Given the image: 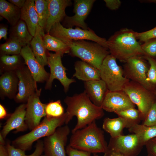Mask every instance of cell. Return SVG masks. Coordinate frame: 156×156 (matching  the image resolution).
I'll use <instances>...</instances> for the list:
<instances>
[{
    "instance_id": "37",
    "label": "cell",
    "mask_w": 156,
    "mask_h": 156,
    "mask_svg": "<svg viewBox=\"0 0 156 156\" xmlns=\"http://www.w3.org/2000/svg\"><path fill=\"white\" fill-rule=\"evenodd\" d=\"M145 56L156 58V38L148 40L141 45Z\"/></svg>"
},
{
    "instance_id": "22",
    "label": "cell",
    "mask_w": 156,
    "mask_h": 156,
    "mask_svg": "<svg viewBox=\"0 0 156 156\" xmlns=\"http://www.w3.org/2000/svg\"><path fill=\"white\" fill-rule=\"evenodd\" d=\"M44 30L38 25L34 36L30 43L32 52L39 63L42 66L48 65L47 54L43 40Z\"/></svg>"
},
{
    "instance_id": "21",
    "label": "cell",
    "mask_w": 156,
    "mask_h": 156,
    "mask_svg": "<svg viewBox=\"0 0 156 156\" xmlns=\"http://www.w3.org/2000/svg\"><path fill=\"white\" fill-rule=\"evenodd\" d=\"M86 92L90 99L95 105L101 107L108 91L105 82L101 79L85 82Z\"/></svg>"
},
{
    "instance_id": "51",
    "label": "cell",
    "mask_w": 156,
    "mask_h": 156,
    "mask_svg": "<svg viewBox=\"0 0 156 156\" xmlns=\"http://www.w3.org/2000/svg\"><path fill=\"white\" fill-rule=\"evenodd\" d=\"M92 156H99L96 154H94Z\"/></svg>"
},
{
    "instance_id": "52",
    "label": "cell",
    "mask_w": 156,
    "mask_h": 156,
    "mask_svg": "<svg viewBox=\"0 0 156 156\" xmlns=\"http://www.w3.org/2000/svg\"><path fill=\"white\" fill-rule=\"evenodd\" d=\"M41 156H46V155H41Z\"/></svg>"
},
{
    "instance_id": "40",
    "label": "cell",
    "mask_w": 156,
    "mask_h": 156,
    "mask_svg": "<svg viewBox=\"0 0 156 156\" xmlns=\"http://www.w3.org/2000/svg\"><path fill=\"white\" fill-rule=\"evenodd\" d=\"M66 151L68 156H91V153L74 148L69 145L66 147Z\"/></svg>"
},
{
    "instance_id": "36",
    "label": "cell",
    "mask_w": 156,
    "mask_h": 156,
    "mask_svg": "<svg viewBox=\"0 0 156 156\" xmlns=\"http://www.w3.org/2000/svg\"><path fill=\"white\" fill-rule=\"evenodd\" d=\"M143 57L149 64L147 73V80L155 91L156 88V58L147 56Z\"/></svg>"
},
{
    "instance_id": "41",
    "label": "cell",
    "mask_w": 156,
    "mask_h": 156,
    "mask_svg": "<svg viewBox=\"0 0 156 156\" xmlns=\"http://www.w3.org/2000/svg\"><path fill=\"white\" fill-rule=\"evenodd\" d=\"M149 154L151 156H156V142L151 139L145 145Z\"/></svg>"
},
{
    "instance_id": "27",
    "label": "cell",
    "mask_w": 156,
    "mask_h": 156,
    "mask_svg": "<svg viewBox=\"0 0 156 156\" xmlns=\"http://www.w3.org/2000/svg\"><path fill=\"white\" fill-rule=\"evenodd\" d=\"M102 127L109 134L111 137L115 138L122 135L123 129L127 128V124L126 121L120 117L113 118L106 117L103 120Z\"/></svg>"
},
{
    "instance_id": "15",
    "label": "cell",
    "mask_w": 156,
    "mask_h": 156,
    "mask_svg": "<svg viewBox=\"0 0 156 156\" xmlns=\"http://www.w3.org/2000/svg\"><path fill=\"white\" fill-rule=\"evenodd\" d=\"M95 1L94 0H74L73 11L75 14L71 16H66L63 20L64 27L69 28L75 26L84 29H88L85 21Z\"/></svg>"
},
{
    "instance_id": "30",
    "label": "cell",
    "mask_w": 156,
    "mask_h": 156,
    "mask_svg": "<svg viewBox=\"0 0 156 156\" xmlns=\"http://www.w3.org/2000/svg\"><path fill=\"white\" fill-rule=\"evenodd\" d=\"M43 38L47 50L60 53L62 56L64 53H69L70 48L66 44L49 33L45 34Z\"/></svg>"
},
{
    "instance_id": "25",
    "label": "cell",
    "mask_w": 156,
    "mask_h": 156,
    "mask_svg": "<svg viewBox=\"0 0 156 156\" xmlns=\"http://www.w3.org/2000/svg\"><path fill=\"white\" fill-rule=\"evenodd\" d=\"M0 15L13 26L21 18V9L5 0H0Z\"/></svg>"
},
{
    "instance_id": "44",
    "label": "cell",
    "mask_w": 156,
    "mask_h": 156,
    "mask_svg": "<svg viewBox=\"0 0 156 156\" xmlns=\"http://www.w3.org/2000/svg\"><path fill=\"white\" fill-rule=\"evenodd\" d=\"M103 156H124L118 151L112 149H108L104 153Z\"/></svg>"
},
{
    "instance_id": "31",
    "label": "cell",
    "mask_w": 156,
    "mask_h": 156,
    "mask_svg": "<svg viewBox=\"0 0 156 156\" xmlns=\"http://www.w3.org/2000/svg\"><path fill=\"white\" fill-rule=\"evenodd\" d=\"M5 145L9 156H41L44 152L43 142L40 140L37 141L34 151L31 154L28 155L25 154V151L15 147L8 142Z\"/></svg>"
},
{
    "instance_id": "34",
    "label": "cell",
    "mask_w": 156,
    "mask_h": 156,
    "mask_svg": "<svg viewBox=\"0 0 156 156\" xmlns=\"http://www.w3.org/2000/svg\"><path fill=\"white\" fill-rule=\"evenodd\" d=\"M38 19V25L44 30L49 13L47 0H34Z\"/></svg>"
},
{
    "instance_id": "20",
    "label": "cell",
    "mask_w": 156,
    "mask_h": 156,
    "mask_svg": "<svg viewBox=\"0 0 156 156\" xmlns=\"http://www.w3.org/2000/svg\"><path fill=\"white\" fill-rule=\"evenodd\" d=\"M19 79L15 71L1 74L0 77V95L1 99H14L18 92Z\"/></svg>"
},
{
    "instance_id": "2",
    "label": "cell",
    "mask_w": 156,
    "mask_h": 156,
    "mask_svg": "<svg viewBox=\"0 0 156 156\" xmlns=\"http://www.w3.org/2000/svg\"><path fill=\"white\" fill-rule=\"evenodd\" d=\"M136 32L127 28L116 31L107 40L110 54L125 63L133 57L144 56L145 53L137 41Z\"/></svg>"
},
{
    "instance_id": "10",
    "label": "cell",
    "mask_w": 156,
    "mask_h": 156,
    "mask_svg": "<svg viewBox=\"0 0 156 156\" xmlns=\"http://www.w3.org/2000/svg\"><path fill=\"white\" fill-rule=\"evenodd\" d=\"M62 55L59 53H48V65L50 68V73L49 79L45 86L46 90H50L54 79L58 80L63 86L64 92L67 93L70 85L76 82L74 79L68 78L67 76L66 68L62 63Z\"/></svg>"
},
{
    "instance_id": "39",
    "label": "cell",
    "mask_w": 156,
    "mask_h": 156,
    "mask_svg": "<svg viewBox=\"0 0 156 156\" xmlns=\"http://www.w3.org/2000/svg\"><path fill=\"white\" fill-rule=\"evenodd\" d=\"M137 40L144 42L148 40L156 38V27L149 30L141 32H136Z\"/></svg>"
},
{
    "instance_id": "17",
    "label": "cell",
    "mask_w": 156,
    "mask_h": 156,
    "mask_svg": "<svg viewBox=\"0 0 156 156\" xmlns=\"http://www.w3.org/2000/svg\"><path fill=\"white\" fill-rule=\"evenodd\" d=\"M26 107V104H21L8 118L0 133L5 139L13 130L16 129L14 132L16 133L24 131L28 129L25 122Z\"/></svg>"
},
{
    "instance_id": "6",
    "label": "cell",
    "mask_w": 156,
    "mask_h": 156,
    "mask_svg": "<svg viewBox=\"0 0 156 156\" xmlns=\"http://www.w3.org/2000/svg\"><path fill=\"white\" fill-rule=\"evenodd\" d=\"M49 33L65 43L73 41L88 40L96 42L108 49L107 40L97 35L89 28L87 29L78 27L74 29L67 28L60 22H58L52 27Z\"/></svg>"
},
{
    "instance_id": "50",
    "label": "cell",
    "mask_w": 156,
    "mask_h": 156,
    "mask_svg": "<svg viewBox=\"0 0 156 156\" xmlns=\"http://www.w3.org/2000/svg\"><path fill=\"white\" fill-rule=\"evenodd\" d=\"M152 140L156 142V137L152 139Z\"/></svg>"
},
{
    "instance_id": "47",
    "label": "cell",
    "mask_w": 156,
    "mask_h": 156,
    "mask_svg": "<svg viewBox=\"0 0 156 156\" xmlns=\"http://www.w3.org/2000/svg\"><path fill=\"white\" fill-rule=\"evenodd\" d=\"M0 156H9L5 145L0 144Z\"/></svg>"
},
{
    "instance_id": "1",
    "label": "cell",
    "mask_w": 156,
    "mask_h": 156,
    "mask_svg": "<svg viewBox=\"0 0 156 156\" xmlns=\"http://www.w3.org/2000/svg\"><path fill=\"white\" fill-rule=\"evenodd\" d=\"M64 101L67 106L66 112L68 114L66 124L67 125L73 116L77 118V123L72 130V133L104 116V110L101 107L94 105L85 91L72 96H67Z\"/></svg>"
},
{
    "instance_id": "16",
    "label": "cell",
    "mask_w": 156,
    "mask_h": 156,
    "mask_svg": "<svg viewBox=\"0 0 156 156\" xmlns=\"http://www.w3.org/2000/svg\"><path fill=\"white\" fill-rule=\"evenodd\" d=\"M135 105L131 101L127 94L123 90L107 92L101 107L109 112H117L131 108Z\"/></svg>"
},
{
    "instance_id": "35",
    "label": "cell",
    "mask_w": 156,
    "mask_h": 156,
    "mask_svg": "<svg viewBox=\"0 0 156 156\" xmlns=\"http://www.w3.org/2000/svg\"><path fill=\"white\" fill-rule=\"evenodd\" d=\"M46 116L57 117L64 113V109L60 100L51 101L47 104L45 107Z\"/></svg>"
},
{
    "instance_id": "23",
    "label": "cell",
    "mask_w": 156,
    "mask_h": 156,
    "mask_svg": "<svg viewBox=\"0 0 156 156\" xmlns=\"http://www.w3.org/2000/svg\"><path fill=\"white\" fill-rule=\"evenodd\" d=\"M21 10V19L25 22L29 33L34 37L38 25V17L35 8L34 0H26Z\"/></svg>"
},
{
    "instance_id": "38",
    "label": "cell",
    "mask_w": 156,
    "mask_h": 156,
    "mask_svg": "<svg viewBox=\"0 0 156 156\" xmlns=\"http://www.w3.org/2000/svg\"><path fill=\"white\" fill-rule=\"evenodd\" d=\"M142 124L149 126H156V101L148 111Z\"/></svg>"
},
{
    "instance_id": "7",
    "label": "cell",
    "mask_w": 156,
    "mask_h": 156,
    "mask_svg": "<svg viewBox=\"0 0 156 156\" xmlns=\"http://www.w3.org/2000/svg\"><path fill=\"white\" fill-rule=\"evenodd\" d=\"M116 59L110 54L104 60L99 70L101 79L105 83L110 91L122 90L130 81L124 76L123 70L117 64Z\"/></svg>"
},
{
    "instance_id": "8",
    "label": "cell",
    "mask_w": 156,
    "mask_h": 156,
    "mask_svg": "<svg viewBox=\"0 0 156 156\" xmlns=\"http://www.w3.org/2000/svg\"><path fill=\"white\" fill-rule=\"evenodd\" d=\"M122 90L138 108L142 120L145 119L151 106L156 101L154 93L140 84L129 81Z\"/></svg>"
},
{
    "instance_id": "11",
    "label": "cell",
    "mask_w": 156,
    "mask_h": 156,
    "mask_svg": "<svg viewBox=\"0 0 156 156\" xmlns=\"http://www.w3.org/2000/svg\"><path fill=\"white\" fill-rule=\"evenodd\" d=\"M70 133L67 125L58 128L52 134L45 137L43 141L44 152L46 156H66L65 149Z\"/></svg>"
},
{
    "instance_id": "9",
    "label": "cell",
    "mask_w": 156,
    "mask_h": 156,
    "mask_svg": "<svg viewBox=\"0 0 156 156\" xmlns=\"http://www.w3.org/2000/svg\"><path fill=\"white\" fill-rule=\"evenodd\" d=\"M143 56H135L125 63L124 72L125 77L154 93V90L147 80L149 68Z\"/></svg>"
},
{
    "instance_id": "42",
    "label": "cell",
    "mask_w": 156,
    "mask_h": 156,
    "mask_svg": "<svg viewBox=\"0 0 156 156\" xmlns=\"http://www.w3.org/2000/svg\"><path fill=\"white\" fill-rule=\"evenodd\" d=\"M106 6L112 10L118 9L121 5V2L119 0H104Z\"/></svg>"
},
{
    "instance_id": "48",
    "label": "cell",
    "mask_w": 156,
    "mask_h": 156,
    "mask_svg": "<svg viewBox=\"0 0 156 156\" xmlns=\"http://www.w3.org/2000/svg\"><path fill=\"white\" fill-rule=\"evenodd\" d=\"M5 139L1 134L0 133V144L4 145H6V143H5Z\"/></svg>"
},
{
    "instance_id": "29",
    "label": "cell",
    "mask_w": 156,
    "mask_h": 156,
    "mask_svg": "<svg viewBox=\"0 0 156 156\" xmlns=\"http://www.w3.org/2000/svg\"><path fill=\"white\" fill-rule=\"evenodd\" d=\"M25 62L20 54L1 55L0 58V72L1 74L8 71H16L25 65Z\"/></svg>"
},
{
    "instance_id": "13",
    "label": "cell",
    "mask_w": 156,
    "mask_h": 156,
    "mask_svg": "<svg viewBox=\"0 0 156 156\" xmlns=\"http://www.w3.org/2000/svg\"><path fill=\"white\" fill-rule=\"evenodd\" d=\"M143 146L137 136L133 134L122 135L115 138L111 137L107 148L115 150L124 156H136Z\"/></svg>"
},
{
    "instance_id": "24",
    "label": "cell",
    "mask_w": 156,
    "mask_h": 156,
    "mask_svg": "<svg viewBox=\"0 0 156 156\" xmlns=\"http://www.w3.org/2000/svg\"><path fill=\"white\" fill-rule=\"evenodd\" d=\"M75 72L73 76L84 82L101 79L99 70L83 61L75 62Z\"/></svg>"
},
{
    "instance_id": "32",
    "label": "cell",
    "mask_w": 156,
    "mask_h": 156,
    "mask_svg": "<svg viewBox=\"0 0 156 156\" xmlns=\"http://www.w3.org/2000/svg\"><path fill=\"white\" fill-rule=\"evenodd\" d=\"M22 45L17 40L10 37L0 46L1 55H18L20 54Z\"/></svg>"
},
{
    "instance_id": "28",
    "label": "cell",
    "mask_w": 156,
    "mask_h": 156,
    "mask_svg": "<svg viewBox=\"0 0 156 156\" xmlns=\"http://www.w3.org/2000/svg\"><path fill=\"white\" fill-rule=\"evenodd\" d=\"M130 132L135 134L143 146L150 140L156 137V126L135 124L129 128Z\"/></svg>"
},
{
    "instance_id": "53",
    "label": "cell",
    "mask_w": 156,
    "mask_h": 156,
    "mask_svg": "<svg viewBox=\"0 0 156 156\" xmlns=\"http://www.w3.org/2000/svg\"><path fill=\"white\" fill-rule=\"evenodd\" d=\"M147 156H151L149 154H148Z\"/></svg>"
},
{
    "instance_id": "3",
    "label": "cell",
    "mask_w": 156,
    "mask_h": 156,
    "mask_svg": "<svg viewBox=\"0 0 156 156\" xmlns=\"http://www.w3.org/2000/svg\"><path fill=\"white\" fill-rule=\"evenodd\" d=\"M68 145L74 148L93 154L104 153L108 146L103 132L98 127L96 120L72 133Z\"/></svg>"
},
{
    "instance_id": "19",
    "label": "cell",
    "mask_w": 156,
    "mask_h": 156,
    "mask_svg": "<svg viewBox=\"0 0 156 156\" xmlns=\"http://www.w3.org/2000/svg\"><path fill=\"white\" fill-rule=\"evenodd\" d=\"M49 13L45 25V29L49 33L52 27L56 23L60 22L66 16L65 10L70 6L71 1L70 0H47Z\"/></svg>"
},
{
    "instance_id": "4",
    "label": "cell",
    "mask_w": 156,
    "mask_h": 156,
    "mask_svg": "<svg viewBox=\"0 0 156 156\" xmlns=\"http://www.w3.org/2000/svg\"><path fill=\"white\" fill-rule=\"evenodd\" d=\"M68 116L67 112L58 117H53L46 116L39 125L30 132L13 140L12 145L25 151L30 150L35 142L42 138L51 135L58 128L66 124Z\"/></svg>"
},
{
    "instance_id": "26",
    "label": "cell",
    "mask_w": 156,
    "mask_h": 156,
    "mask_svg": "<svg viewBox=\"0 0 156 156\" xmlns=\"http://www.w3.org/2000/svg\"><path fill=\"white\" fill-rule=\"evenodd\" d=\"M10 37L17 40L23 47L29 45L33 37L29 33L25 22L20 19L15 25L12 26Z\"/></svg>"
},
{
    "instance_id": "43",
    "label": "cell",
    "mask_w": 156,
    "mask_h": 156,
    "mask_svg": "<svg viewBox=\"0 0 156 156\" xmlns=\"http://www.w3.org/2000/svg\"><path fill=\"white\" fill-rule=\"evenodd\" d=\"M8 28L6 26L1 25L0 27V40L3 38L4 40H7L8 39L7 37L8 34Z\"/></svg>"
},
{
    "instance_id": "46",
    "label": "cell",
    "mask_w": 156,
    "mask_h": 156,
    "mask_svg": "<svg viewBox=\"0 0 156 156\" xmlns=\"http://www.w3.org/2000/svg\"><path fill=\"white\" fill-rule=\"evenodd\" d=\"M11 3L21 9L25 5L26 0H9Z\"/></svg>"
},
{
    "instance_id": "5",
    "label": "cell",
    "mask_w": 156,
    "mask_h": 156,
    "mask_svg": "<svg viewBox=\"0 0 156 156\" xmlns=\"http://www.w3.org/2000/svg\"><path fill=\"white\" fill-rule=\"evenodd\" d=\"M66 44L70 48L71 55L79 58L99 70L105 58L110 54L108 49L95 42L81 40Z\"/></svg>"
},
{
    "instance_id": "12",
    "label": "cell",
    "mask_w": 156,
    "mask_h": 156,
    "mask_svg": "<svg viewBox=\"0 0 156 156\" xmlns=\"http://www.w3.org/2000/svg\"><path fill=\"white\" fill-rule=\"evenodd\" d=\"M41 91V89L38 90L31 95L26 104L25 122L30 130L39 125L42 118L46 116L47 104L42 103L40 99Z\"/></svg>"
},
{
    "instance_id": "33",
    "label": "cell",
    "mask_w": 156,
    "mask_h": 156,
    "mask_svg": "<svg viewBox=\"0 0 156 156\" xmlns=\"http://www.w3.org/2000/svg\"><path fill=\"white\" fill-rule=\"evenodd\" d=\"M115 114L126 121L128 129L135 124H139L142 120L139 111L135 108L127 109L117 112Z\"/></svg>"
},
{
    "instance_id": "49",
    "label": "cell",
    "mask_w": 156,
    "mask_h": 156,
    "mask_svg": "<svg viewBox=\"0 0 156 156\" xmlns=\"http://www.w3.org/2000/svg\"><path fill=\"white\" fill-rule=\"evenodd\" d=\"M154 94H155V98H156V89H155V91H154Z\"/></svg>"
},
{
    "instance_id": "45",
    "label": "cell",
    "mask_w": 156,
    "mask_h": 156,
    "mask_svg": "<svg viewBox=\"0 0 156 156\" xmlns=\"http://www.w3.org/2000/svg\"><path fill=\"white\" fill-rule=\"evenodd\" d=\"M11 114H8L5 108L1 104H0V119H5L7 117L8 118L10 116Z\"/></svg>"
},
{
    "instance_id": "14",
    "label": "cell",
    "mask_w": 156,
    "mask_h": 156,
    "mask_svg": "<svg viewBox=\"0 0 156 156\" xmlns=\"http://www.w3.org/2000/svg\"><path fill=\"white\" fill-rule=\"evenodd\" d=\"M19 79L18 92L14 99L17 103H27L29 97L38 89L36 83L27 66L25 65L16 71Z\"/></svg>"
},
{
    "instance_id": "18",
    "label": "cell",
    "mask_w": 156,
    "mask_h": 156,
    "mask_svg": "<svg viewBox=\"0 0 156 156\" xmlns=\"http://www.w3.org/2000/svg\"><path fill=\"white\" fill-rule=\"evenodd\" d=\"M20 54L37 82L43 83L47 80L50 74L38 62L29 45L23 47Z\"/></svg>"
}]
</instances>
